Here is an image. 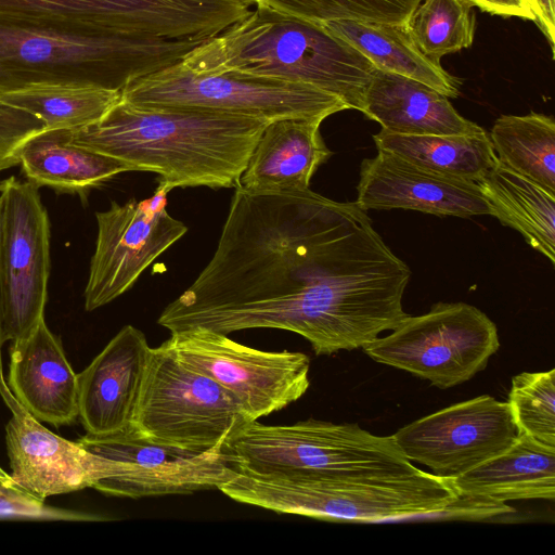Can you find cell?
I'll return each instance as SVG.
<instances>
[{
	"instance_id": "obj_1",
	"label": "cell",
	"mask_w": 555,
	"mask_h": 555,
	"mask_svg": "<svg viewBox=\"0 0 555 555\" xmlns=\"http://www.w3.org/2000/svg\"><path fill=\"white\" fill-rule=\"evenodd\" d=\"M410 278L354 202L236 186L211 259L157 323L170 333L284 330L331 356L392 330Z\"/></svg>"
},
{
	"instance_id": "obj_2",
	"label": "cell",
	"mask_w": 555,
	"mask_h": 555,
	"mask_svg": "<svg viewBox=\"0 0 555 555\" xmlns=\"http://www.w3.org/2000/svg\"><path fill=\"white\" fill-rule=\"evenodd\" d=\"M269 120L119 100L99 121L72 131V143L159 176L158 189L236 188Z\"/></svg>"
},
{
	"instance_id": "obj_3",
	"label": "cell",
	"mask_w": 555,
	"mask_h": 555,
	"mask_svg": "<svg viewBox=\"0 0 555 555\" xmlns=\"http://www.w3.org/2000/svg\"><path fill=\"white\" fill-rule=\"evenodd\" d=\"M180 63L193 72H238L309 85L360 112L376 68L322 23L261 3L193 48Z\"/></svg>"
},
{
	"instance_id": "obj_4",
	"label": "cell",
	"mask_w": 555,
	"mask_h": 555,
	"mask_svg": "<svg viewBox=\"0 0 555 555\" xmlns=\"http://www.w3.org/2000/svg\"><path fill=\"white\" fill-rule=\"evenodd\" d=\"M218 490L238 503L279 514L360 522L422 520L457 498L451 478L422 469L345 479L238 469Z\"/></svg>"
},
{
	"instance_id": "obj_5",
	"label": "cell",
	"mask_w": 555,
	"mask_h": 555,
	"mask_svg": "<svg viewBox=\"0 0 555 555\" xmlns=\"http://www.w3.org/2000/svg\"><path fill=\"white\" fill-rule=\"evenodd\" d=\"M204 40L101 36L0 24V89L68 80L121 90L179 62Z\"/></svg>"
},
{
	"instance_id": "obj_6",
	"label": "cell",
	"mask_w": 555,
	"mask_h": 555,
	"mask_svg": "<svg viewBox=\"0 0 555 555\" xmlns=\"http://www.w3.org/2000/svg\"><path fill=\"white\" fill-rule=\"evenodd\" d=\"M238 469L319 478H367L417 472L392 436L358 424L309 418L288 425L253 421L227 442Z\"/></svg>"
},
{
	"instance_id": "obj_7",
	"label": "cell",
	"mask_w": 555,
	"mask_h": 555,
	"mask_svg": "<svg viewBox=\"0 0 555 555\" xmlns=\"http://www.w3.org/2000/svg\"><path fill=\"white\" fill-rule=\"evenodd\" d=\"M121 101L138 107L210 111L273 121L323 118L348 109L315 87L238 72H193L180 61L127 83Z\"/></svg>"
},
{
	"instance_id": "obj_8",
	"label": "cell",
	"mask_w": 555,
	"mask_h": 555,
	"mask_svg": "<svg viewBox=\"0 0 555 555\" xmlns=\"http://www.w3.org/2000/svg\"><path fill=\"white\" fill-rule=\"evenodd\" d=\"M253 421L235 397L184 365L163 344L151 349L132 428L151 440L207 451Z\"/></svg>"
},
{
	"instance_id": "obj_9",
	"label": "cell",
	"mask_w": 555,
	"mask_h": 555,
	"mask_svg": "<svg viewBox=\"0 0 555 555\" xmlns=\"http://www.w3.org/2000/svg\"><path fill=\"white\" fill-rule=\"evenodd\" d=\"M500 347L494 322L466 302H442L406 315L363 351L374 361L448 389L485 370Z\"/></svg>"
},
{
	"instance_id": "obj_10",
	"label": "cell",
	"mask_w": 555,
	"mask_h": 555,
	"mask_svg": "<svg viewBox=\"0 0 555 555\" xmlns=\"http://www.w3.org/2000/svg\"><path fill=\"white\" fill-rule=\"evenodd\" d=\"M170 334L163 345L232 393L250 421L284 409L310 386V360L302 352L263 351L198 326Z\"/></svg>"
},
{
	"instance_id": "obj_11",
	"label": "cell",
	"mask_w": 555,
	"mask_h": 555,
	"mask_svg": "<svg viewBox=\"0 0 555 555\" xmlns=\"http://www.w3.org/2000/svg\"><path fill=\"white\" fill-rule=\"evenodd\" d=\"M108 459L111 474L93 489L112 496L140 499L219 489L238 470L227 446L195 451L145 438L132 428L109 436L86 434L77 440Z\"/></svg>"
},
{
	"instance_id": "obj_12",
	"label": "cell",
	"mask_w": 555,
	"mask_h": 555,
	"mask_svg": "<svg viewBox=\"0 0 555 555\" xmlns=\"http://www.w3.org/2000/svg\"><path fill=\"white\" fill-rule=\"evenodd\" d=\"M0 264L4 336L13 340L44 318L51 269L50 222L38 188L14 177L0 181Z\"/></svg>"
},
{
	"instance_id": "obj_13",
	"label": "cell",
	"mask_w": 555,
	"mask_h": 555,
	"mask_svg": "<svg viewBox=\"0 0 555 555\" xmlns=\"http://www.w3.org/2000/svg\"><path fill=\"white\" fill-rule=\"evenodd\" d=\"M167 193L157 188L147 202H112L95 214L98 235L83 293L85 309L101 308L125 292L141 273L188 231L166 208Z\"/></svg>"
},
{
	"instance_id": "obj_14",
	"label": "cell",
	"mask_w": 555,
	"mask_h": 555,
	"mask_svg": "<svg viewBox=\"0 0 555 555\" xmlns=\"http://www.w3.org/2000/svg\"><path fill=\"white\" fill-rule=\"evenodd\" d=\"M391 436L410 462L453 478L504 452L518 429L507 402L482 395L418 418Z\"/></svg>"
},
{
	"instance_id": "obj_15",
	"label": "cell",
	"mask_w": 555,
	"mask_h": 555,
	"mask_svg": "<svg viewBox=\"0 0 555 555\" xmlns=\"http://www.w3.org/2000/svg\"><path fill=\"white\" fill-rule=\"evenodd\" d=\"M0 396L11 411L5 444L11 477L36 498L92 488L111 473L107 459L44 427L14 397L3 373L0 350Z\"/></svg>"
},
{
	"instance_id": "obj_16",
	"label": "cell",
	"mask_w": 555,
	"mask_h": 555,
	"mask_svg": "<svg viewBox=\"0 0 555 555\" xmlns=\"http://www.w3.org/2000/svg\"><path fill=\"white\" fill-rule=\"evenodd\" d=\"M189 0H0V24L70 33L178 38Z\"/></svg>"
},
{
	"instance_id": "obj_17",
	"label": "cell",
	"mask_w": 555,
	"mask_h": 555,
	"mask_svg": "<svg viewBox=\"0 0 555 555\" xmlns=\"http://www.w3.org/2000/svg\"><path fill=\"white\" fill-rule=\"evenodd\" d=\"M356 204L363 210H415L470 218L491 215L477 182L438 175L386 151L360 166Z\"/></svg>"
},
{
	"instance_id": "obj_18",
	"label": "cell",
	"mask_w": 555,
	"mask_h": 555,
	"mask_svg": "<svg viewBox=\"0 0 555 555\" xmlns=\"http://www.w3.org/2000/svg\"><path fill=\"white\" fill-rule=\"evenodd\" d=\"M151 349L143 332L125 325L78 374V417L88 435L131 427Z\"/></svg>"
},
{
	"instance_id": "obj_19",
	"label": "cell",
	"mask_w": 555,
	"mask_h": 555,
	"mask_svg": "<svg viewBox=\"0 0 555 555\" xmlns=\"http://www.w3.org/2000/svg\"><path fill=\"white\" fill-rule=\"evenodd\" d=\"M8 386L17 401L38 421L55 427L78 418V374L61 338L44 318L29 332L11 340Z\"/></svg>"
},
{
	"instance_id": "obj_20",
	"label": "cell",
	"mask_w": 555,
	"mask_h": 555,
	"mask_svg": "<svg viewBox=\"0 0 555 555\" xmlns=\"http://www.w3.org/2000/svg\"><path fill=\"white\" fill-rule=\"evenodd\" d=\"M323 120L295 117L270 121L236 186L250 193L309 189L317 169L332 156L320 132Z\"/></svg>"
},
{
	"instance_id": "obj_21",
	"label": "cell",
	"mask_w": 555,
	"mask_h": 555,
	"mask_svg": "<svg viewBox=\"0 0 555 555\" xmlns=\"http://www.w3.org/2000/svg\"><path fill=\"white\" fill-rule=\"evenodd\" d=\"M363 113L391 133L464 134L482 128L464 118L448 96L409 77L375 68L366 88Z\"/></svg>"
},
{
	"instance_id": "obj_22",
	"label": "cell",
	"mask_w": 555,
	"mask_h": 555,
	"mask_svg": "<svg viewBox=\"0 0 555 555\" xmlns=\"http://www.w3.org/2000/svg\"><path fill=\"white\" fill-rule=\"evenodd\" d=\"M459 494L506 502L555 498V447L518 433L511 447L451 478Z\"/></svg>"
},
{
	"instance_id": "obj_23",
	"label": "cell",
	"mask_w": 555,
	"mask_h": 555,
	"mask_svg": "<svg viewBox=\"0 0 555 555\" xmlns=\"http://www.w3.org/2000/svg\"><path fill=\"white\" fill-rule=\"evenodd\" d=\"M28 182L57 192L83 194L132 168L117 159L72 143V130H43L18 151Z\"/></svg>"
},
{
	"instance_id": "obj_24",
	"label": "cell",
	"mask_w": 555,
	"mask_h": 555,
	"mask_svg": "<svg viewBox=\"0 0 555 555\" xmlns=\"http://www.w3.org/2000/svg\"><path fill=\"white\" fill-rule=\"evenodd\" d=\"M322 24L360 51L377 69L421 81L449 99L459 96L460 79L420 50L405 23L382 24L344 20Z\"/></svg>"
},
{
	"instance_id": "obj_25",
	"label": "cell",
	"mask_w": 555,
	"mask_h": 555,
	"mask_svg": "<svg viewBox=\"0 0 555 555\" xmlns=\"http://www.w3.org/2000/svg\"><path fill=\"white\" fill-rule=\"evenodd\" d=\"M477 184L491 216L555 264V193L499 162Z\"/></svg>"
},
{
	"instance_id": "obj_26",
	"label": "cell",
	"mask_w": 555,
	"mask_h": 555,
	"mask_svg": "<svg viewBox=\"0 0 555 555\" xmlns=\"http://www.w3.org/2000/svg\"><path fill=\"white\" fill-rule=\"evenodd\" d=\"M120 90L86 81L38 80L0 89V101L43 122L46 130H79L99 121Z\"/></svg>"
},
{
	"instance_id": "obj_27",
	"label": "cell",
	"mask_w": 555,
	"mask_h": 555,
	"mask_svg": "<svg viewBox=\"0 0 555 555\" xmlns=\"http://www.w3.org/2000/svg\"><path fill=\"white\" fill-rule=\"evenodd\" d=\"M373 141L377 151L392 153L438 175L473 182H478L499 162L485 129L446 135H409L380 129Z\"/></svg>"
},
{
	"instance_id": "obj_28",
	"label": "cell",
	"mask_w": 555,
	"mask_h": 555,
	"mask_svg": "<svg viewBox=\"0 0 555 555\" xmlns=\"http://www.w3.org/2000/svg\"><path fill=\"white\" fill-rule=\"evenodd\" d=\"M500 164L555 193V121L531 112L501 115L489 133Z\"/></svg>"
},
{
	"instance_id": "obj_29",
	"label": "cell",
	"mask_w": 555,
	"mask_h": 555,
	"mask_svg": "<svg viewBox=\"0 0 555 555\" xmlns=\"http://www.w3.org/2000/svg\"><path fill=\"white\" fill-rule=\"evenodd\" d=\"M474 8L467 0H421L405 26L420 50L440 63L442 56L473 44Z\"/></svg>"
},
{
	"instance_id": "obj_30",
	"label": "cell",
	"mask_w": 555,
	"mask_h": 555,
	"mask_svg": "<svg viewBox=\"0 0 555 555\" xmlns=\"http://www.w3.org/2000/svg\"><path fill=\"white\" fill-rule=\"evenodd\" d=\"M421 0H258L288 15L317 23L360 21L404 24Z\"/></svg>"
},
{
	"instance_id": "obj_31",
	"label": "cell",
	"mask_w": 555,
	"mask_h": 555,
	"mask_svg": "<svg viewBox=\"0 0 555 555\" xmlns=\"http://www.w3.org/2000/svg\"><path fill=\"white\" fill-rule=\"evenodd\" d=\"M518 433L555 447V370L515 375L507 401Z\"/></svg>"
},
{
	"instance_id": "obj_32",
	"label": "cell",
	"mask_w": 555,
	"mask_h": 555,
	"mask_svg": "<svg viewBox=\"0 0 555 555\" xmlns=\"http://www.w3.org/2000/svg\"><path fill=\"white\" fill-rule=\"evenodd\" d=\"M46 130L31 114L0 101V170L18 164V151L26 140Z\"/></svg>"
},
{
	"instance_id": "obj_33",
	"label": "cell",
	"mask_w": 555,
	"mask_h": 555,
	"mask_svg": "<svg viewBox=\"0 0 555 555\" xmlns=\"http://www.w3.org/2000/svg\"><path fill=\"white\" fill-rule=\"evenodd\" d=\"M0 517L29 519H93V516L49 507L17 483L0 486Z\"/></svg>"
},
{
	"instance_id": "obj_34",
	"label": "cell",
	"mask_w": 555,
	"mask_h": 555,
	"mask_svg": "<svg viewBox=\"0 0 555 555\" xmlns=\"http://www.w3.org/2000/svg\"><path fill=\"white\" fill-rule=\"evenodd\" d=\"M515 513V509L505 504L488 498L459 494L457 498L437 513L429 514L423 520H483L501 515Z\"/></svg>"
},
{
	"instance_id": "obj_35",
	"label": "cell",
	"mask_w": 555,
	"mask_h": 555,
	"mask_svg": "<svg viewBox=\"0 0 555 555\" xmlns=\"http://www.w3.org/2000/svg\"><path fill=\"white\" fill-rule=\"evenodd\" d=\"M480 11L503 17L534 21L530 0H467Z\"/></svg>"
},
{
	"instance_id": "obj_36",
	"label": "cell",
	"mask_w": 555,
	"mask_h": 555,
	"mask_svg": "<svg viewBox=\"0 0 555 555\" xmlns=\"http://www.w3.org/2000/svg\"><path fill=\"white\" fill-rule=\"evenodd\" d=\"M534 23L546 37L552 50L555 43V0H530Z\"/></svg>"
},
{
	"instance_id": "obj_37",
	"label": "cell",
	"mask_w": 555,
	"mask_h": 555,
	"mask_svg": "<svg viewBox=\"0 0 555 555\" xmlns=\"http://www.w3.org/2000/svg\"><path fill=\"white\" fill-rule=\"evenodd\" d=\"M2 212V201L0 197V247H1V216ZM7 341L4 336V310H3V293H2V278H1V264H0V350Z\"/></svg>"
},
{
	"instance_id": "obj_38",
	"label": "cell",
	"mask_w": 555,
	"mask_h": 555,
	"mask_svg": "<svg viewBox=\"0 0 555 555\" xmlns=\"http://www.w3.org/2000/svg\"><path fill=\"white\" fill-rule=\"evenodd\" d=\"M16 483L10 474L0 466V486H12Z\"/></svg>"
},
{
	"instance_id": "obj_39",
	"label": "cell",
	"mask_w": 555,
	"mask_h": 555,
	"mask_svg": "<svg viewBox=\"0 0 555 555\" xmlns=\"http://www.w3.org/2000/svg\"><path fill=\"white\" fill-rule=\"evenodd\" d=\"M241 1L249 4L251 8L258 3V0H241Z\"/></svg>"
}]
</instances>
